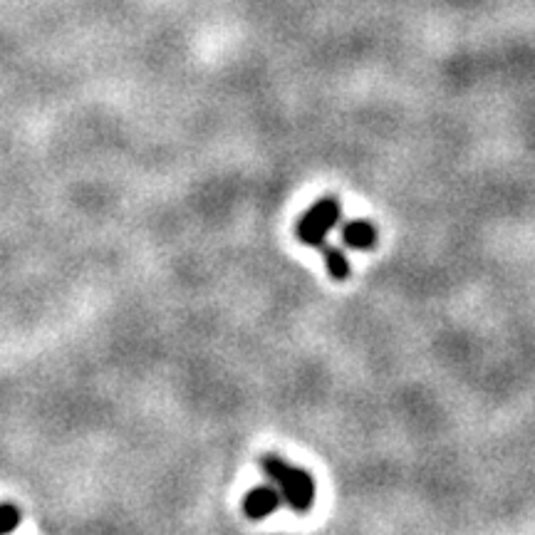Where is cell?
<instances>
[{"mask_svg": "<svg viewBox=\"0 0 535 535\" xmlns=\"http://www.w3.org/2000/svg\"><path fill=\"white\" fill-rule=\"evenodd\" d=\"M263 471L273 486H278L283 503L295 513H308L315 503V481L305 469L290 466L280 456L266 454L261 459Z\"/></svg>", "mask_w": 535, "mask_h": 535, "instance_id": "obj_1", "label": "cell"}, {"mask_svg": "<svg viewBox=\"0 0 535 535\" xmlns=\"http://www.w3.org/2000/svg\"><path fill=\"white\" fill-rule=\"evenodd\" d=\"M342 218V204L335 196H325L318 204L310 206L303 216H300L298 226H295V236L303 246L310 248H322L325 246V238L332 228L340 223Z\"/></svg>", "mask_w": 535, "mask_h": 535, "instance_id": "obj_2", "label": "cell"}, {"mask_svg": "<svg viewBox=\"0 0 535 535\" xmlns=\"http://www.w3.org/2000/svg\"><path fill=\"white\" fill-rule=\"evenodd\" d=\"M283 503L278 486H258L248 491V496L243 498V513H246L251 521H263L270 513H275Z\"/></svg>", "mask_w": 535, "mask_h": 535, "instance_id": "obj_3", "label": "cell"}, {"mask_svg": "<svg viewBox=\"0 0 535 535\" xmlns=\"http://www.w3.org/2000/svg\"><path fill=\"white\" fill-rule=\"evenodd\" d=\"M379 241L377 228L370 221H347L342 226V243L355 251H372Z\"/></svg>", "mask_w": 535, "mask_h": 535, "instance_id": "obj_4", "label": "cell"}, {"mask_svg": "<svg viewBox=\"0 0 535 535\" xmlns=\"http://www.w3.org/2000/svg\"><path fill=\"white\" fill-rule=\"evenodd\" d=\"M322 256H325L327 273L332 280H347L350 278V261H347L345 253L335 246H322Z\"/></svg>", "mask_w": 535, "mask_h": 535, "instance_id": "obj_5", "label": "cell"}, {"mask_svg": "<svg viewBox=\"0 0 535 535\" xmlns=\"http://www.w3.org/2000/svg\"><path fill=\"white\" fill-rule=\"evenodd\" d=\"M23 516L13 503H0V533H10L20 526Z\"/></svg>", "mask_w": 535, "mask_h": 535, "instance_id": "obj_6", "label": "cell"}]
</instances>
